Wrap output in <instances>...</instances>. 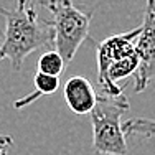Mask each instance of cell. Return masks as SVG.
Returning <instances> with one entry per match:
<instances>
[{"label":"cell","mask_w":155,"mask_h":155,"mask_svg":"<svg viewBox=\"0 0 155 155\" xmlns=\"http://www.w3.org/2000/svg\"><path fill=\"white\" fill-rule=\"evenodd\" d=\"M125 135H140L147 139H155V120L143 119V117H135L129 119L122 124Z\"/></svg>","instance_id":"cell-9"},{"label":"cell","mask_w":155,"mask_h":155,"mask_svg":"<svg viewBox=\"0 0 155 155\" xmlns=\"http://www.w3.org/2000/svg\"><path fill=\"white\" fill-rule=\"evenodd\" d=\"M0 15L5 18L0 61L8 60L17 71L21 69L25 58L30 53L54 45L53 23L40 17L28 0H18L13 8H0Z\"/></svg>","instance_id":"cell-1"},{"label":"cell","mask_w":155,"mask_h":155,"mask_svg":"<svg viewBox=\"0 0 155 155\" xmlns=\"http://www.w3.org/2000/svg\"><path fill=\"white\" fill-rule=\"evenodd\" d=\"M13 143V137H10V135H0V145H12Z\"/></svg>","instance_id":"cell-10"},{"label":"cell","mask_w":155,"mask_h":155,"mask_svg":"<svg viewBox=\"0 0 155 155\" xmlns=\"http://www.w3.org/2000/svg\"><path fill=\"white\" fill-rule=\"evenodd\" d=\"M30 2V0H28ZM33 2H38V3H41V5H50V3H53V2H56V0H33Z\"/></svg>","instance_id":"cell-11"},{"label":"cell","mask_w":155,"mask_h":155,"mask_svg":"<svg viewBox=\"0 0 155 155\" xmlns=\"http://www.w3.org/2000/svg\"><path fill=\"white\" fill-rule=\"evenodd\" d=\"M51 13V23L54 30V50L63 56L66 64L78 53L79 46L89 38V28L93 12H83L76 8L71 0H56L46 5Z\"/></svg>","instance_id":"cell-3"},{"label":"cell","mask_w":155,"mask_h":155,"mask_svg":"<svg viewBox=\"0 0 155 155\" xmlns=\"http://www.w3.org/2000/svg\"><path fill=\"white\" fill-rule=\"evenodd\" d=\"M63 96L68 107L78 116L89 114L97 102V93L84 76H71L64 83Z\"/></svg>","instance_id":"cell-6"},{"label":"cell","mask_w":155,"mask_h":155,"mask_svg":"<svg viewBox=\"0 0 155 155\" xmlns=\"http://www.w3.org/2000/svg\"><path fill=\"white\" fill-rule=\"evenodd\" d=\"M66 66L68 64L64 63L63 56L56 50H46L45 53L38 58L36 71L45 73V74H51V76H60L66 69Z\"/></svg>","instance_id":"cell-8"},{"label":"cell","mask_w":155,"mask_h":155,"mask_svg":"<svg viewBox=\"0 0 155 155\" xmlns=\"http://www.w3.org/2000/svg\"><path fill=\"white\" fill-rule=\"evenodd\" d=\"M33 86H35V91L31 94L25 96V97L18 99V101L13 102V107L15 109H21L25 106H30L41 96H50L54 94L60 87V76H51V74H45V73L36 71L35 78H33Z\"/></svg>","instance_id":"cell-7"},{"label":"cell","mask_w":155,"mask_h":155,"mask_svg":"<svg viewBox=\"0 0 155 155\" xmlns=\"http://www.w3.org/2000/svg\"><path fill=\"white\" fill-rule=\"evenodd\" d=\"M0 155H7V145H0Z\"/></svg>","instance_id":"cell-12"},{"label":"cell","mask_w":155,"mask_h":155,"mask_svg":"<svg viewBox=\"0 0 155 155\" xmlns=\"http://www.w3.org/2000/svg\"><path fill=\"white\" fill-rule=\"evenodd\" d=\"M140 35V27L134 28L125 33H117L102 41L96 43V51H97V84L101 91H104L106 83H107V69L112 63L127 56V54L135 53V41Z\"/></svg>","instance_id":"cell-5"},{"label":"cell","mask_w":155,"mask_h":155,"mask_svg":"<svg viewBox=\"0 0 155 155\" xmlns=\"http://www.w3.org/2000/svg\"><path fill=\"white\" fill-rule=\"evenodd\" d=\"M135 53L139 56V68L134 74V91L139 94L155 81V0H147Z\"/></svg>","instance_id":"cell-4"},{"label":"cell","mask_w":155,"mask_h":155,"mask_svg":"<svg viewBox=\"0 0 155 155\" xmlns=\"http://www.w3.org/2000/svg\"><path fill=\"white\" fill-rule=\"evenodd\" d=\"M130 104L125 96L109 97L97 96L94 109L91 110L93 125V149L99 155H127L125 132L122 129V116Z\"/></svg>","instance_id":"cell-2"}]
</instances>
